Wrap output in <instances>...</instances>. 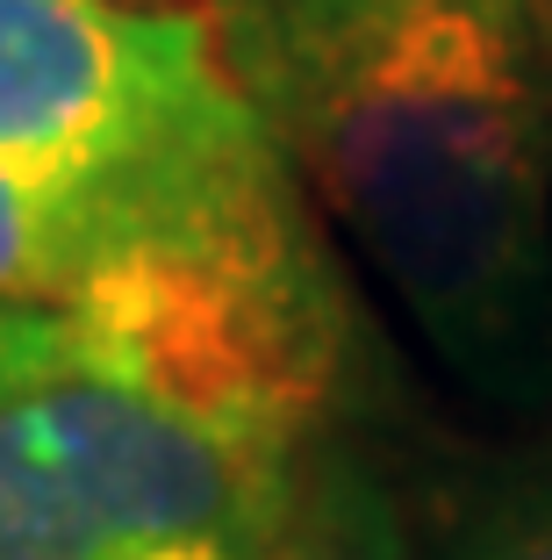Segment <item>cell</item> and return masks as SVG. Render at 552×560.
<instances>
[{"label":"cell","mask_w":552,"mask_h":560,"mask_svg":"<svg viewBox=\"0 0 552 560\" xmlns=\"http://www.w3.org/2000/svg\"><path fill=\"white\" fill-rule=\"evenodd\" d=\"M309 215L503 417L552 410V137L531 0H195Z\"/></svg>","instance_id":"obj_1"},{"label":"cell","mask_w":552,"mask_h":560,"mask_svg":"<svg viewBox=\"0 0 552 560\" xmlns=\"http://www.w3.org/2000/svg\"><path fill=\"white\" fill-rule=\"evenodd\" d=\"M0 159L130 209L179 252L309 223L195 0H0Z\"/></svg>","instance_id":"obj_2"},{"label":"cell","mask_w":552,"mask_h":560,"mask_svg":"<svg viewBox=\"0 0 552 560\" xmlns=\"http://www.w3.org/2000/svg\"><path fill=\"white\" fill-rule=\"evenodd\" d=\"M531 30H538V80H545V137H552V0H531Z\"/></svg>","instance_id":"obj_7"},{"label":"cell","mask_w":552,"mask_h":560,"mask_svg":"<svg viewBox=\"0 0 552 560\" xmlns=\"http://www.w3.org/2000/svg\"><path fill=\"white\" fill-rule=\"evenodd\" d=\"M0 560H115L94 517L72 503V489L36 460L8 417H0Z\"/></svg>","instance_id":"obj_5"},{"label":"cell","mask_w":552,"mask_h":560,"mask_svg":"<svg viewBox=\"0 0 552 560\" xmlns=\"http://www.w3.org/2000/svg\"><path fill=\"white\" fill-rule=\"evenodd\" d=\"M280 237H294V231H280ZM251 245H273V237H251ZM223 252H244V245H223ZM165 259H209V252H179L151 223H137L130 209H115L101 195L50 187L0 159V302L58 310V302L94 295L101 280L137 273V266H165Z\"/></svg>","instance_id":"obj_4"},{"label":"cell","mask_w":552,"mask_h":560,"mask_svg":"<svg viewBox=\"0 0 552 560\" xmlns=\"http://www.w3.org/2000/svg\"><path fill=\"white\" fill-rule=\"evenodd\" d=\"M445 560H552V467L503 475L445 532Z\"/></svg>","instance_id":"obj_6"},{"label":"cell","mask_w":552,"mask_h":560,"mask_svg":"<svg viewBox=\"0 0 552 560\" xmlns=\"http://www.w3.org/2000/svg\"><path fill=\"white\" fill-rule=\"evenodd\" d=\"M0 417L72 489L115 560H324L309 539L316 445L179 402L72 310L0 302Z\"/></svg>","instance_id":"obj_3"},{"label":"cell","mask_w":552,"mask_h":560,"mask_svg":"<svg viewBox=\"0 0 552 560\" xmlns=\"http://www.w3.org/2000/svg\"><path fill=\"white\" fill-rule=\"evenodd\" d=\"M158 560H230V553H158Z\"/></svg>","instance_id":"obj_8"},{"label":"cell","mask_w":552,"mask_h":560,"mask_svg":"<svg viewBox=\"0 0 552 560\" xmlns=\"http://www.w3.org/2000/svg\"><path fill=\"white\" fill-rule=\"evenodd\" d=\"M137 8H187V0H137Z\"/></svg>","instance_id":"obj_9"}]
</instances>
